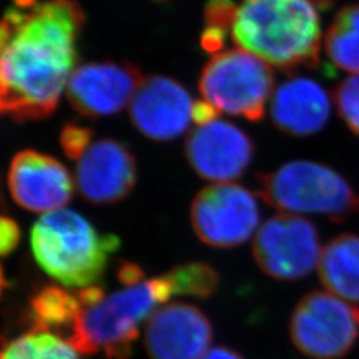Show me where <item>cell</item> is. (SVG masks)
Returning a JSON list of instances; mask_svg holds the SVG:
<instances>
[{
    "instance_id": "14",
    "label": "cell",
    "mask_w": 359,
    "mask_h": 359,
    "mask_svg": "<svg viewBox=\"0 0 359 359\" xmlns=\"http://www.w3.org/2000/svg\"><path fill=\"white\" fill-rule=\"evenodd\" d=\"M213 339L203 310L182 302L165 304L147 321L144 345L151 359H201Z\"/></svg>"
},
{
    "instance_id": "23",
    "label": "cell",
    "mask_w": 359,
    "mask_h": 359,
    "mask_svg": "<svg viewBox=\"0 0 359 359\" xmlns=\"http://www.w3.org/2000/svg\"><path fill=\"white\" fill-rule=\"evenodd\" d=\"M95 132L88 127L68 123L60 132V145L65 156L77 161L93 142Z\"/></svg>"
},
{
    "instance_id": "6",
    "label": "cell",
    "mask_w": 359,
    "mask_h": 359,
    "mask_svg": "<svg viewBox=\"0 0 359 359\" xmlns=\"http://www.w3.org/2000/svg\"><path fill=\"white\" fill-rule=\"evenodd\" d=\"M273 88L271 65L237 47L215 53L204 67L198 83L203 99L219 112L250 121L262 118L274 93Z\"/></svg>"
},
{
    "instance_id": "22",
    "label": "cell",
    "mask_w": 359,
    "mask_h": 359,
    "mask_svg": "<svg viewBox=\"0 0 359 359\" xmlns=\"http://www.w3.org/2000/svg\"><path fill=\"white\" fill-rule=\"evenodd\" d=\"M334 103L347 127L359 135V74L350 75L337 87Z\"/></svg>"
},
{
    "instance_id": "11",
    "label": "cell",
    "mask_w": 359,
    "mask_h": 359,
    "mask_svg": "<svg viewBox=\"0 0 359 359\" xmlns=\"http://www.w3.org/2000/svg\"><path fill=\"white\" fill-rule=\"evenodd\" d=\"M253 142L243 129L224 120L197 126L185 142V156L201 179L231 182L238 179L253 157Z\"/></svg>"
},
{
    "instance_id": "5",
    "label": "cell",
    "mask_w": 359,
    "mask_h": 359,
    "mask_svg": "<svg viewBox=\"0 0 359 359\" xmlns=\"http://www.w3.org/2000/svg\"><path fill=\"white\" fill-rule=\"evenodd\" d=\"M258 196L286 215H318L341 221L359 212V196L333 168L295 160L259 175Z\"/></svg>"
},
{
    "instance_id": "15",
    "label": "cell",
    "mask_w": 359,
    "mask_h": 359,
    "mask_svg": "<svg viewBox=\"0 0 359 359\" xmlns=\"http://www.w3.org/2000/svg\"><path fill=\"white\" fill-rule=\"evenodd\" d=\"M192 96L179 81L151 76L142 81L132 103L133 127L154 142H169L182 135L192 120Z\"/></svg>"
},
{
    "instance_id": "1",
    "label": "cell",
    "mask_w": 359,
    "mask_h": 359,
    "mask_svg": "<svg viewBox=\"0 0 359 359\" xmlns=\"http://www.w3.org/2000/svg\"><path fill=\"white\" fill-rule=\"evenodd\" d=\"M84 13L75 0H13L1 23L0 109L39 121L59 105L76 69Z\"/></svg>"
},
{
    "instance_id": "25",
    "label": "cell",
    "mask_w": 359,
    "mask_h": 359,
    "mask_svg": "<svg viewBox=\"0 0 359 359\" xmlns=\"http://www.w3.org/2000/svg\"><path fill=\"white\" fill-rule=\"evenodd\" d=\"M219 111L215 105L208 103L206 100H198L193 104L192 120L196 126H205L217 120Z\"/></svg>"
},
{
    "instance_id": "26",
    "label": "cell",
    "mask_w": 359,
    "mask_h": 359,
    "mask_svg": "<svg viewBox=\"0 0 359 359\" xmlns=\"http://www.w3.org/2000/svg\"><path fill=\"white\" fill-rule=\"evenodd\" d=\"M117 278L123 286L135 285L145 280V274L142 268L133 262H123L117 271Z\"/></svg>"
},
{
    "instance_id": "8",
    "label": "cell",
    "mask_w": 359,
    "mask_h": 359,
    "mask_svg": "<svg viewBox=\"0 0 359 359\" xmlns=\"http://www.w3.org/2000/svg\"><path fill=\"white\" fill-rule=\"evenodd\" d=\"M322 252L314 224L302 216L286 213L264 222L253 241L258 268L280 281H297L318 269Z\"/></svg>"
},
{
    "instance_id": "3",
    "label": "cell",
    "mask_w": 359,
    "mask_h": 359,
    "mask_svg": "<svg viewBox=\"0 0 359 359\" xmlns=\"http://www.w3.org/2000/svg\"><path fill=\"white\" fill-rule=\"evenodd\" d=\"M31 249L39 266L67 287L83 289L102 280L109 257L120 248L115 234H100L77 212L46 213L31 229Z\"/></svg>"
},
{
    "instance_id": "20",
    "label": "cell",
    "mask_w": 359,
    "mask_h": 359,
    "mask_svg": "<svg viewBox=\"0 0 359 359\" xmlns=\"http://www.w3.org/2000/svg\"><path fill=\"white\" fill-rule=\"evenodd\" d=\"M76 348L57 334L29 330L4 344L1 359H79Z\"/></svg>"
},
{
    "instance_id": "18",
    "label": "cell",
    "mask_w": 359,
    "mask_h": 359,
    "mask_svg": "<svg viewBox=\"0 0 359 359\" xmlns=\"http://www.w3.org/2000/svg\"><path fill=\"white\" fill-rule=\"evenodd\" d=\"M83 304L76 290L48 285L41 287L28 302L26 318L31 330H43L65 335L68 339Z\"/></svg>"
},
{
    "instance_id": "13",
    "label": "cell",
    "mask_w": 359,
    "mask_h": 359,
    "mask_svg": "<svg viewBox=\"0 0 359 359\" xmlns=\"http://www.w3.org/2000/svg\"><path fill=\"white\" fill-rule=\"evenodd\" d=\"M136 180L133 154L115 139L92 142L76 161L75 185L81 197L92 204L108 205L124 200L133 191Z\"/></svg>"
},
{
    "instance_id": "27",
    "label": "cell",
    "mask_w": 359,
    "mask_h": 359,
    "mask_svg": "<svg viewBox=\"0 0 359 359\" xmlns=\"http://www.w3.org/2000/svg\"><path fill=\"white\" fill-rule=\"evenodd\" d=\"M201 359H244L237 351L229 347L217 346L209 348L208 353Z\"/></svg>"
},
{
    "instance_id": "21",
    "label": "cell",
    "mask_w": 359,
    "mask_h": 359,
    "mask_svg": "<svg viewBox=\"0 0 359 359\" xmlns=\"http://www.w3.org/2000/svg\"><path fill=\"white\" fill-rule=\"evenodd\" d=\"M175 294L192 295L197 298H208L215 294L219 285V277L216 270L204 262H191L169 270Z\"/></svg>"
},
{
    "instance_id": "12",
    "label": "cell",
    "mask_w": 359,
    "mask_h": 359,
    "mask_svg": "<svg viewBox=\"0 0 359 359\" xmlns=\"http://www.w3.org/2000/svg\"><path fill=\"white\" fill-rule=\"evenodd\" d=\"M13 201L34 213L63 209L74 194V180L68 169L50 154L26 149L13 156L7 173Z\"/></svg>"
},
{
    "instance_id": "16",
    "label": "cell",
    "mask_w": 359,
    "mask_h": 359,
    "mask_svg": "<svg viewBox=\"0 0 359 359\" xmlns=\"http://www.w3.org/2000/svg\"><path fill=\"white\" fill-rule=\"evenodd\" d=\"M333 111L327 90L313 79L293 77L274 90L270 116L274 126L293 136H311L326 127Z\"/></svg>"
},
{
    "instance_id": "7",
    "label": "cell",
    "mask_w": 359,
    "mask_h": 359,
    "mask_svg": "<svg viewBox=\"0 0 359 359\" xmlns=\"http://www.w3.org/2000/svg\"><path fill=\"white\" fill-rule=\"evenodd\" d=\"M290 339L310 359H342L359 338V308L327 290L305 295L290 318Z\"/></svg>"
},
{
    "instance_id": "9",
    "label": "cell",
    "mask_w": 359,
    "mask_h": 359,
    "mask_svg": "<svg viewBox=\"0 0 359 359\" xmlns=\"http://www.w3.org/2000/svg\"><path fill=\"white\" fill-rule=\"evenodd\" d=\"M191 222L200 241L209 246L244 244L259 229L256 196L238 184H213L196 194Z\"/></svg>"
},
{
    "instance_id": "19",
    "label": "cell",
    "mask_w": 359,
    "mask_h": 359,
    "mask_svg": "<svg viewBox=\"0 0 359 359\" xmlns=\"http://www.w3.org/2000/svg\"><path fill=\"white\" fill-rule=\"evenodd\" d=\"M325 51L334 68L359 74V6H347L335 15L325 36Z\"/></svg>"
},
{
    "instance_id": "17",
    "label": "cell",
    "mask_w": 359,
    "mask_h": 359,
    "mask_svg": "<svg viewBox=\"0 0 359 359\" xmlns=\"http://www.w3.org/2000/svg\"><path fill=\"white\" fill-rule=\"evenodd\" d=\"M318 274L325 290L359 304V236L342 234L325 245Z\"/></svg>"
},
{
    "instance_id": "24",
    "label": "cell",
    "mask_w": 359,
    "mask_h": 359,
    "mask_svg": "<svg viewBox=\"0 0 359 359\" xmlns=\"http://www.w3.org/2000/svg\"><path fill=\"white\" fill-rule=\"evenodd\" d=\"M20 241L19 225L13 218L1 217L0 222V250L3 256L10 255Z\"/></svg>"
},
{
    "instance_id": "2",
    "label": "cell",
    "mask_w": 359,
    "mask_h": 359,
    "mask_svg": "<svg viewBox=\"0 0 359 359\" xmlns=\"http://www.w3.org/2000/svg\"><path fill=\"white\" fill-rule=\"evenodd\" d=\"M229 36L237 48L271 67H314L321 50V19L313 0H241L233 7Z\"/></svg>"
},
{
    "instance_id": "4",
    "label": "cell",
    "mask_w": 359,
    "mask_h": 359,
    "mask_svg": "<svg viewBox=\"0 0 359 359\" xmlns=\"http://www.w3.org/2000/svg\"><path fill=\"white\" fill-rule=\"evenodd\" d=\"M175 290L167 273L124 286L100 301L83 306L68 342L80 354L103 351L109 359H128L142 322L165 305Z\"/></svg>"
},
{
    "instance_id": "10",
    "label": "cell",
    "mask_w": 359,
    "mask_h": 359,
    "mask_svg": "<svg viewBox=\"0 0 359 359\" xmlns=\"http://www.w3.org/2000/svg\"><path fill=\"white\" fill-rule=\"evenodd\" d=\"M145 79L127 62H96L79 65L67 84V97L80 115H115L132 103Z\"/></svg>"
}]
</instances>
